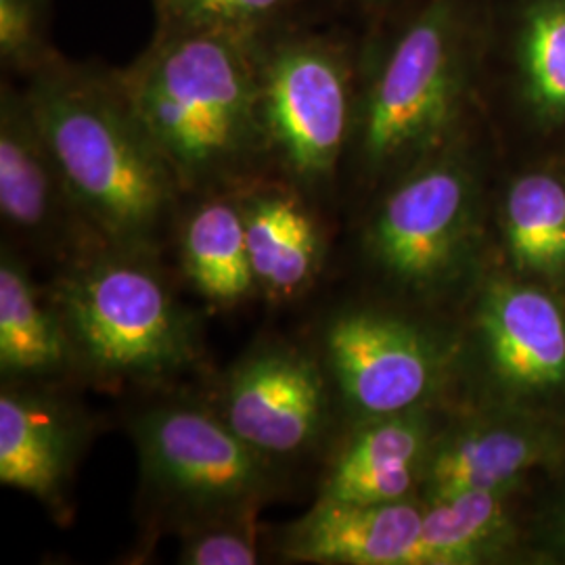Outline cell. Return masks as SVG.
<instances>
[{"mask_svg": "<svg viewBox=\"0 0 565 565\" xmlns=\"http://www.w3.org/2000/svg\"><path fill=\"white\" fill-rule=\"evenodd\" d=\"M23 90L82 221L105 245L151 254L182 191L116 72L57 53Z\"/></svg>", "mask_w": 565, "mask_h": 565, "instance_id": "1", "label": "cell"}, {"mask_svg": "<svg viewBox=\"0 0 565 565\" xmlns=\"http://www.w3.org/2000/svg\"><path fill=\"white\" fill-rule=\"evenodd\" d=\"M116 78L182 193L242 189L270 158L254 41L156 30Z\"/></svg>", "mask_w": 565, "mask_h": 565, "instance_id": "2", "label": "cell"}, {"mask_svg": "<svg viewBox=\"0 0 565 565\" xmlns=\"http://www.w3.org/2000/svg\"><path fill=\"white\" fill-rule=\"evenodd\" d=\"M147 256L99 245L53 287L76 363L105 382H162L200 356L195 319Z\"/></svg>", "mask_w": 565, "mask_h": 565, "instance_id": "3", "label": "cell"}, {"mask_svg": "<svg viewBox=\"0 0 565 565\" xmlns=\"http://www.w3.org/2000/svg\"><path fill=\"white\" fill-rule=\"evenodd\" d=\"M268 156L296 186L333 179L354 126L352 70L338 42L279 25L254 41Z\"/></svg>", "mask_w": 565, "mask_h": 565, "instance_id": "4", "label": "cell"}, {"mask_svg": "<svg viewBox=\"0 0 565 565\" xmlns=\"http://www.w3.org/2000/svg\"><path fill=\"white\" fill-rule=\"evenodd\" d=\"M145 484L195 522L254 513L275 490V461L198 404H162L132 425ZM193 522V524H195Z\"/></svg>", "mask_w": 565, "mask_h": 565, "instance_id": "5", "label": "cell"}, {"mask_svg": "<svg viewBox=\"0 0 565 565\" xmlns=\"http://www.w3.org/2000/svg\"><path fill=\"white\" fill-rule=\"evenodd\" d=\"M461 86V28L452 0H434L392 46L369 86L361 153L382 170L438 139Z\"/></svg>", "mask_w": 565, "mask_h": 565, "instance_id": "6", "label": "cell"}, {"mask_svg": "<svg viewBox=\"0 0 565 565\" xmlns=\"http://www.w3.org/2000/svg\"><path fill=\"white\" fill-rule=\"evenodd\" d=\"M216 413L273 461L302 455L327 424L323 369L294 345H264L231 369Z\"/></svg>", "mask_w": 565, "mask_h": 565, "instance_id": "7", "label": "cell"}, {"mask_svg": "<svg viewBox=\"0 0 565 565\" xmlns=\"http://www.w3.org/2000/svg\"><path fill=\"white\" fill-rule=\"evenodd\" d=\"M324 356L345 403L364 417L411 411L434 384L436 354L411 324L377 312H343L324 333Z\"/></svg>", "mask_w": 565, "mask_h": 565, "instance_id": "8", "label": "cell"}, {"mask_svg": "<svg viewBox=\"0 0 565 565\" xmlns=\"http://www.w3.org/2000/svg\"><path fill=\"white\" fill-rule=\"evenodd\" d=\"M467 205L463 172L450 163L427 166L385 200L371 233L375 256L403 281L438 279L459 252Z\"/></svg>", "mask_w": 565, "mask_h": 565, "instance_id": "9", "label": "cell"}, {"mask_svg": "<svg viewBox=\"0 0 565 565\" xmlns=\"http://www.w3.org/2000/svg\"><path fill=\"white\" fill-rule=\"evenodd\" d=\"M0 216L41 243L63 242L70 231L95 235L67 195L25 90L9 82L0 88Z\"/></svg>", "mask_w": 565, "mask_h": 565, "instance_id": "10", "label": "cell"}, {"mask_svg": "<svg viewBox=\"0 0 565 565\" xmlns=\"http://www.w3.org/2000/svg\"><path fill=\"white\" fill-rule=\"evenodd\" d=\"M86 440V422L70 404L4 384L0 392V482L46 505L63 503Z\"/></svg>", "mask_w": 565, "mask_h": 565, "instance_id": "11", "label": "cell"}, {"mask_svg": "<svg viewBox=\"0 0 565 565\" xmlns=\"http://www.w3.org/2000/svg\"><path fill=\"white\" fill-rule=\"evenodd\" d=\"M422 527L424 511L408 501H317L285 530L281 553L306 564L422 565Z\"/></svg>", "mask_w": 565, "mask_h": 565, "instance_id": "12", "label": "cell"}, {"mask_svg": "<svg viewBox=\"0 0 565 565\" xmlns=\"http://www.w3.org/2000/svg\"><path fill=\"white\" fill-rule=\"evenodd\" d=\"M256 287L273 300L306 291L323 264V233L294 182H249L239 189Z\"/></svg>", "mask_w": 565, "mask_h": 565, "instance_id": "13", "label": "cell"}, {"mask_svg": "<svg viewBox=\"0 0 565 565\" xmlns=\"http://www.w3.org/2000/svg\"><path fill=\"white\" fill-rule=\"evenodd\" d=\"M424 422L401 413L361 427L324 471L319 501L384 505L406 501L424 461Z\"/></svg>", "mask_w": 565, "mask_h": 565, "instance_id": "14", "label": "cell"}, {"mask_svg": "<svg viewBox=\"0 0 565 565\" xmlns=\"http://www.w3.org/2000/svg\"><path fill=\"white\" fill-rule=\"evenodd\" d=\"M482 329L492 361L509 382H564L565 323L545 294L527 287H497L486 300Z\"/></svg>", "mask_w": 565, "mask_h": 565, "instance_id": "15", "label": "cell"}, {"mask_svg": "<svg viewBox=\"0 0 565 565\" xmlns=\"http://www.w3.org/2000/svg\"><path fill=\"white\" fill-rule=\"evenodd\" d=\"M76 364L57 306L46 303L13 252L0 258V371L9 384H34Z\"/></svg>", "mask_w": 565, "mask_h": 565, "instance_id": "16", "label": "cell"}, {"mask_svg": "<svg viewBox=\"0 0 565 565\" xmlns=\"http://www.w3.org/2000/svg\"><path fill=\"white\" fill-rule=\"evenodd\" d=\"M182 226V266L207 302L233 306L256 287L237 189L202 195Z\"/></svg>", "mask_w": 565, "mask_h": 565, "instance_id": "17", "label": "cell"}, {"mask_svg": "<svg viewBox=\"0 0 565 565\" xmlns=\"http://www.w3.org/2000/svg\"><path fill=\"white\" fill-rule=\"evenodd\" d=\"M539 459L530 438L507 429L459 434L434 452L425 469L427 499L440 501L473 490H494L515 480Z\"/></svg>", "mask_w": 565, "mask_h": 565, "instance_id": "18", "label": "cell"}, {"mask_svg": "<svg viewBox=\"0 0 565 565\" xmlns=\"http://www.w3.org/2000/svg\"><path fill=\"white\" fill-rule=\"evenodd\" d=\"M505 525L494 490H473L431 501L424 511L422 565L476 564Z\"/></svg>", "mask_w": 565, "mask_h": 565, "instance_id": "19", "label": "cell"}, {"mask_svg": "<svg viewBox=\"0 0 565 565\" xmlns=\"http://www.w3.org/2000/svg\"><path fill=\"white\" fill-rule=\"evenodd\" d=\"M507 233L518 263L551 270L565 264V189L532 174L515 182L507 198Z\"/></svg>", "mask_w": 565, "mask_h": 565, "instance_id": "20", "label": "cell"}, {"mask_svg": "<svg viewBox=\"0 0 565 565\" xmlns=\"http://www.w3.org/2000/svg\"><path fill=\"white\" fill-rule=\"evenodd\" d=\"M303 0H153L158 30L214 32L256 41Z\"/></svg>", "mask_w": 565, "mask_h": 565, "instance_id": "21", "label": "cell"}, {"mask_svg": "<svg viewBox=\"0 0 565 565\" xmlns=\"http://www.w3.org/2000/svg\"><path fill=\"white\" fill-rule=\"evenodd\" d=\"M525 74L534 99L565 109V2L541 4L524 34Z\"/></svg>", "mask_w": 565, "mask_h": 565, "instance_id": "22", "label": "cell"}, {"mask_svg": "<svg viewBox=\"0 0 565 565\" xmlns=\"http://www.w3.org/2000/svg\"><path fill=\"white\" fill-rule=\"evenodd\" d=\"M49 0H0V61L25 78L53 60L57 51L46 34Z\"/></svg>", "mask_w": 565, "mask_h": 565, "instance_id": "23", "label": "cell"}, {"mask_svg": "<svg viewBox=\"0 0 565 565\" xmlns=\"http://www.w3.org/2000/svg\"><path fill=\"white\" fill-rule=\"evenodd\" d=\"M254 513L224 515L191 525L182 541L184 565H254L260 562Z\"/></svg>", "mask_w": 565, "mask_h": 565, "instance_id": "24", "label": "cell"}]
</instances>
